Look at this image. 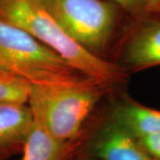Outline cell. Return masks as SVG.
<instances>
[{"label":"cell","mask_w":160,"mask_h":160,"mask_svg":"<svg viewBox=\"0 0 160 160\" xmlns=\"http://www.w3.org/2000/svg\"><path fill=\"white\" fill-rule=\"evenodd\" d=\"M0 20L50 47L87 78L109 87L127 79L129 72L121 64L92 54L69 38L39 0H0Z\"/></svg>","instance_id":"cell-1"},{"label":"cell","mask_w":160,"mask_h":160,"mask_svg":"<svg viewBox=\"0 0 160 160\" xmlns=\"http://www.w3.org/2000/svg\"><path fill=\"white\" fill-rule=\"evenodd\" d=\"M109 86L92 78L74 83L31 86L28 104L38 121L60 142L78 141L87 118Z\"/></svg>","instance_id":"cell-2"},{"label":"cell","mask_w":160,"mask_h":160,"mask_svg":"<svg viewBox=\"0 0 160 160\" xmlns=\"http://www.w3.org/2000/svg\"><path fill=\"white\" fill-rule=\"evenodd\" d=\"M0 69L26 80L31 86L74 83L90 78L50 47L2 20Z\"/></svg>","instance_id":"cell-3"},{"label":"cell","mask_w":160,"mask_h":160,"mask_svg":"<svg viewBox=\"0 0 160 160\" xmlns=\"http://www.w3.org/2000/svg\"><path fill=\"white\" fill-rule=\"evenodd\" d=\"M59 26L78 45L100 56L112 39L123 14L108 0H39Z\"/></svg>","instance_id":"cell-4"},{"label":"cell","mask_w":160,"mask_h":160,"mask_svg":"<svg viewBox=\"0 0 160 160\" xmlns=\"http://www.w3.org/2000/svg\"><path fill=\"white\" fill-rule=\"evenodd\" d=\"M132 18L131 27L121 46L120 62L130 71L160 65V15Z\"/></svg>","instance_id":"cell-5"},{"label":"cell","mask_w":160,"mask_h":160,"mask_svg":"<svg viewBox=\"0 0 160 160\" xmlns=\"http://www.w3.org/2000/svg\"><path fill=\"white\" fill-rule=\"evenodd\" d=\"M92 151L102 160H151L137 138L111 118L93 138Z\"/></svg>","instance_id":"cell-6"},{"label":"cell","mask_w":160,"mask_h":160,"mask_svg":"<svg viewBox=\"0 0 160 160\" xmlns=\"http://www.w3.org/2000/svg\"><path fill=\"white\" fill-rule=\"evenodd\" d=\"M33 123L27 103L0 102V160L22 151Z\"/></svg>","instance_id":"cell-7"},{"label":"cell","mask_w":160,"mask_h":160,"mask_svg":"<svg viewBox=\"0 0 160 160\" xmlns=\"http://www.w3.org/2000/svg\"><path fill=\"white\" fill-rule=\"evenodd\" d=\"M136 138L160 132V110L123 99L114 107L110 116Z\"/></svg>","instance_id":"cell-8"},{"label":"cell","mask_w":160,"mask_h":160,"mask_svg":"<svg viewBox=\"0 0 160 160\" xmlns=\"http://www.w3.org/2000/svg\"><path fill=\"white\" fill-rule=\"evenodd\" d=\"M78 142H60L52 137L38 121L34 119L32 129L23 148L22 160H67Z\"/></svg>","instance_id":"cell-9"},{"label":"cell","mask_w":160,"mask_h":160,"mask_svg":"<svg viewBox=\"0 0 160 160\" xmlns=\"http://www.w3.org/2000/svg\"><path fill=\"white\" fill-rule=\"evenodd\" d=\"M31 85L0 69V102L28 103Z\"/></svg>","instance_id":"cell-10"},{"label":"cell","mask_w":160,"mask_h":160,"mask_svg":"<svg viewBox=\"0 0 160 160\" xmlns=\"http://www.w3.org/2000/svg\"><path fill=\"white\" fill-rule=\"evenodd\" d=\"M146 153L154 160H160V132L137 138Z\"/></svg>","instance_id":"cell-11"},{"label":"cell","mask_w":160,"mask_h":160,"mask_svg":"<svg viewBox=\"0 0 160 160\" xmlns=\"http://www.w3.org/2000/svg\"><path fill=\"white\" fill-rule=\"evenodd\" d=\"M120 6L126 13L132 18L146 15L141 0H108Z\"/></svg>","instance_id":"cell-12"},{"label":"cell","mask_w":160,"mask_h":160,"mask_svg":"<svg viewBox=\"0 0 160 160\" xmlns=\"http://www.w3.org/2000/svg\"><path fill=\"white\" fill-rule=\"evenodd\" d=\"M146 15H160V0H141Z\"/></svg>","instance_id":"cell-13"},{"label":"cell","mask_w":160,"mask_h":160,"mask_svg":"<svg viewBox=\"0 0 160 160\" xmlns=\"http://www.w3.org/2000/svg\"><path fill=\"white\" fill-rule=\"evenodd\" d=\"M151 160H154V159H152V158H151Z\"/></svg>","instance_id":"cell-14"}]
</instances>
